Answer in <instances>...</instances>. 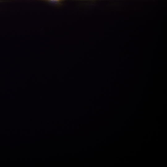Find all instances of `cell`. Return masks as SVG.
I'll use <instances>...</instances> for the list:
<instances>
[{"instance_id": "obj_1", "label": "cell", "mask_w": 167, "mask_h": 167, "mask_svg": "<svg viewBox=\"0 0 167 167\" xmlns=\"http://www.w3.org/2000/svg\"><path fill=\"white\" fill-rule=\"evenodd\" d=\"M48 1L53 2H61L63 0H47Z\"/></svg>"}]
</instances>
